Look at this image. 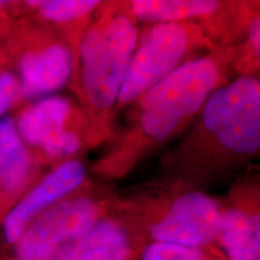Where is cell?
I'll list each match as a JSON object with an SVG mask.
<instances>
[{
  "mask_svg": "<svg viewBox=\"0 0 260 260\" xmlns=\"http://www.w3.org/2000/svg\"><path fill=\"white\" fill-rule=\"evenodd\" d=\"M133 12L142 19L162 23L213 14L218 3L210 0H138L132 3Z\"/></svg>",
  "mask_w": 260,
  "mask_h": 260,
  "instance_id": "cell-13",
  "label": "cell"
},
{
  "mask_svg": "<svg viewBox=\"0 0 260 260\" xmlns=\"http://www.w3.org/2000/svg\"><path fill=\"white\" fill-rule=\"evenodd\" d=\"M218 79V68L207 58L176 68L141 96L142 128L149 136L167 138L206 103Z\"/></svg>",
  "mask_w": 260,
  "mask_h": 260,
  "instance_id": "cell-1",
  "label": "cell"
},
{
  "mask_svg": "<svg viewBox=\"0 0 260 260\" xmlns=\"http://www.w3.org/2000/svg\"><path fill=\"white\" fill-rule=\"evenodd\" d=\"M260 25H259V19L256 18L253 21V23L251 25V29H249V38H251L252 45L253 47L255 48L256 52H259V38H260Z\"/></svg>",
  "mask_w": 260,
  "mask_h": 260,
  "instance_id": "cell-18",
  "label": "cell"
},
{
  "mask_svg": "<svg viewBox=\"0 0 260 260\" xmlns=\"http://www.w3.org/2000/svg\"><path fill=\"white\" fill-rule=\"evenodd\" d=\"M86 170L80 161H67L48 174L5 214L4 235L15 245L28 224L45 210L65 199L82 183Z\"/></svg>",
  "mask_w": 260,
  "mask_h": 260,
  "instance_id": "cell-8",
  "label": "cell"
},
{
  "mask_svg": "<svg viewBox=\"0 0 260 260\" xmlns=\"http://www.w3.org/2000/svg\"><path fill=\"white\" fill-rule=\"evenodd\" d=\"M147 243L142 224L104 216L68 246L58 260H135Z\"/></svg>",
  "mask_w": 260,
  "mask_h": 260,
  "instance_id": "cell-7",
  "label": "cell"
},
{
  "mask_svg": "<svg viewBox=\"0 0 260 260\" xmlns=\"http://www.w3.org/2000/svg\"><path fill=\"white\" fill-rule=\"evenodd\" d=\"M80 147V140L74 133L63 130L41 146L42 151L51 158H63L70 155Z\"/></svg>",
  "mask_w": 260,
  "mask_h": 260,
  "instance_id": "cell-16",
  "label": "cell"
},
{
  "mask_svg": "<svg viewBox=\"0 0 260 260\" xmlns=\"http://www.w3.org/2000/svg\"><path fill=\"white\" fill-rule=\"evenodd\" d=\"M73 59L63 45L30 48L18 60L21 95L37 98L60 89L69 80Z\"/></svg>",
  "mask_w": 260,
  "mask_h": 260,
  "instance_id": "cell-9",
  "label": "cell"
},
{
  "mask_svg": "<svg viewBox=\"0 0 260 260\" xmlns=\"http://www.w3.org/2000/svg\"><path fill=\"white\" fill-rule=\"evenodd\" d=\"M139 260H226L212 247H186L149 242Z\"/></svg>",
  "mask_w": 260,
  "mask_h": 260,
  "instance_id": "cell-14",
  "label": "cell"
},
{
  "mask_svg": "<svg viewBox=\"0 0 260 260\" xmlns=\"http://www.w3.org/2000/svg\"><path fill=\"white\" fill-rule=\"evenodd\" d=\"M222 216L217 200L201 193H187L142 226L148 242L211 247L218 239Z\"/></svg>",
  "mask_w": 260,
  "mask_h": 260,
  "instance_id": "cell-5",
  "label": "cell"
},
{
  "mask_svg": "<svg viewBox=\"0 0 260 260\" xmlns=\"http://www.w3.org/2000/svg\"><path fill=\"white\" fill-rule=\"evenodd\" d=\"M103 207L86 197L65 198L34 218L15 243L17 260H58L102 219Z\"/></svg>",
  "mask_w": 260,
  "mask_h": 260,
  "instance_id": "cell-4",
  "label": "cell"
},
{
  "mask_svg": "<svg viewBox=\"0 0 260 260\" xmlns=\"http://www.w3.org/2000/svg\"><path fill=\"white\" fill-rule=\"evenodd\" d=\"M70 105L61 96L45 98L23 110L16 125L23 142L41 147L64 130Z\"/></svg>",
  "mask_w": 260,
  "mask_h": 260,
  "instance_id": "cell-12",
  "label": "cell"
},
{
  "mask_svg": "<svg viewBox=\"0 0 260 260\" xmlns=\"http://www.w3.org/2000/svg\"><path fill=\"white\" fill-rule=\"evenodd\" d=\"M187 47L188 34L182 25H154L133 54L117 99L128 104L144 95L176 69Z\"/></svg>",
  "mask_w": 260,
  "mask_h": 260,
  "instance_id": "cell-6",
  "label": "cell"
},
{
  "mask_svg": "<svg viewBox=\"0 0 260 260\" xmlns=\"http://www.w3.org/2000/svg\"><path fill=\"white\" fill-rule=\"evenodd\" d=\"M32 174L31 155L19 135L16 121L0 118V197H17Z\"/></svg>",
  "mask_w": 260,
  "mask_h": 260,
  "instance_id": "cell-10",
  "label": "cell"
},
{
  "mask_svg": "<svg viewBox=\"0 0 260 260\" xmlns=\"http://www.w3.org/2000/svg\"><path fill=\"white\" fill-rule=\"evenodd\" d=\"M29 6L38 9L41 17L53 22H69L83 17L99 2L94 0H45V2H28Z\"/></svg>",
  "mask_w": 260,
  "mask_h": 260,
  "instance_id": "cell-15",
  "label": "cell"
},
{
  "mask_svg": "<svg viewBox=\"0 0 260 260\" xmlns=\"http://www.w3.org/2000/svg\"><path fill=\"white\" fill-rule=\"evenodd\" d=\"M21 96L18 77L10 70L0 69V118Z\"/></svg>",
  "mask_w": 260,
  "mask_h": 260,
  "instance_id": "cell-17",
  "label": "cell"
},
{
  "mask_svg": "<svg viewBox=\"0 0 260 260\" xmlns=\"http://www.w3.org/2000/svg\"><path fill=\"white\" fill-rule=\"evenodd\" d=\"M217 241L226 260H260V217L254 210H223Z\"/></svg>",
  "mask_w": 260,
  "mask_h": 260,
  "instance_id": "cell-11",
  "label": "cell"
},
{
  "mask_svg": "<svg viewBox=\"0 0 260 260\" xmlns=\"http://www.w3.org/2000/svg\"><path fill=\"white\" fill-rule=\"evenodd\" d=\"M204 125L224 147L253 154L260 146V83L241 77L211 94L203 112Z\"/></svg>",
  "mask_w": 260,
  "mask_h": 260,
  "instance_id": "cell-3",
  "label": "cell"
},
{
  "mask_svg": "<svg viewBox=\"0 0 260 260\" xmlns=\"http://www.w3.org/2000/svg\"><path fill=\"white\" fill-rule=\"evenodd\" d=\"M138 31L125 16L87 32L81 44L83 86L90 102L106 110L118 98L134 54Z\"/></svg>",
  "mask_w": 260,
  "mask_h": 260,
  "instance_id": "cell-2",
  "label": "cell"
}]
</instances>
